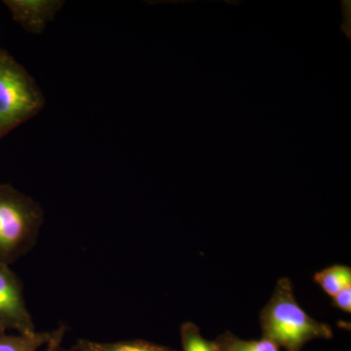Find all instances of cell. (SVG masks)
I'll use <instances>...</instances> for the list:
<instances>
[{"mask_svg": "<svg viewBox=\"0 0 351 351\" xmlns=\"http://www.w3.org/2000/svg\"><path fill=\"white\" fill-rule=\"evenodd\" d=\"M263 338L285 351H302L313 339L332 338V329L308 315L298 304L288 277L279 279L260 314Z\"/></svg>", "mask_w": 351, "mask_h": 351, "instance_id": "cell-1", "label": "cell"}, {"mask_svg": "<svg viewBox=\"0 0 351 351\" xmlns=\"http://www.w3.org/2000/svg\"><path fill=\"white\" fill-rule=\"evenodd\" d=\"M43 221V207L34 198L0 184V265H10L34 248Z\"/></svg>", "mask_w": 351, "mask_h": 351, "instance_id": "cell-2", "label": "cell"}, {"mask_svg": "<svg viewBox=\"0 0 351 351\" xmlns=\"http://www.w3.org/2000/svg\"><path fill=\"white\" fill-rule=\"evenodd\" d=\"M45 100L27 69L0 49V140L38 115Z\"/></svg>", "mask_w": 351, "mask_h": 351, "instance_id": "cell-3", "label": "cell"}, {"mask_svg": "<svg viewBox=\"0 0 351 351\" xmlns=\"http://www.w3.org/2000/svg\"><path fill=\"white\" fill-rule=\"evenodd\" d=\"M9 330L23 335L36 332L25 304L22 281L10 265H0V332Z\"/></svg>", "mask_w": 351, "mask_h": 351, "instance_id": "cell-4", "label": "cell"}, {"mask_svg": "<svg viewBox=\"0 0 351 351\" xmlns=\"http://www.w3.org/2000/svg\"><path fill=\"white\" fill-rule=\"evenodd\" d=\"M15 22L29 34H40L64 5L63 0H4Z\"/></svg>", "mask_w": 351, "mask_h": 351, "instance_id": "cell-5", "label": "cell"}, {"mask_svg": "<svg viewBox=\"0 0 351 351\" xmlns=\"http://www.w3.org/2000/svg\"><path fill=\"white\" fill-rule=\"evenodd\" d=\"M78 351H177L151 341L143 339L117 341V343H97V341L80 339L75 346Z\"/></svg>", "mask_w": 351, "mask_h": 351, "instance_id": "cell-6", "label": "cell"}, {"mask_svg": "<svg viewBox=\"0 0 351 351\" xmlns=\"http://www.w3.org/2000/svg\"><path fill=\"white\" fill-rule=\"evenodd\" d=\"M313 280L328 295L334 298L343 289L350 287L351 269L348 265H331L316 272Z\"/></svg>", "mask_w": 351, "mask_h": 351, "instance_id": "cell-7", "label": "cell"}, {"mask_svg": "<svg viewBox=\"0 0 351 351\" xmlns=\"http://www.w3.org/2000/svg\"><path fill=\"white\" fill-rule=\"evenodd\" d=\"M53 332H36L31 335H8L0 332V351H38L47 346L54 337Z\"/></svg>", "mask_w": 351, "mask_h": 351, "instance_id": "cell-8", "label": "cell"}, {"mask_svg": "<svg viewBox=\"0 0 351 351\" xmlns=\"http://www.w3.org/2000/svg\"><path fill=\"white\" fill-rule=\"evenodd\" d=\"M219 351H281L280 348L267 339L246 341L226 332L215 341Z\"/></svg>", "mask_w": 351, "mask_h": 351, "instance_id": "cell-9", "label": "cell"}, {"mask_svg": "<svg viewBox=\"0 0 351 351\" xmlns=\"http://www.w3.org/2000/svg\"><path fill=\"white\" fill-rule=\"evenodd\" d=\"M182 351H219L215 341L201 335L195 323L186 322L181 327Z\"/></svg>", "mask_w": 351, "mask_h": 351, "instance_id": "cell-10", "label": "cell"}, {"mask_svg": "<svg viewBox=\"0 0 351 351\" xmlns=\"http://www.w3.org/2000/svg\"><path fill=\"white\" fill-rule=\"evenodd\" d=\"M332 299V306L337 308L345 311L346 313H351V286L343 289V291L335 295Z\"/></svg>", "mask_w": 351, "mask_h": 351, "instance_id": "cell-11", "label": "cell"}, {"mask_svg": "<svg viewBox=\"0 0 351 351\" xmlns=\"http://www.w3.org/2000/svg\"><path fill=\"white\" fill-rule=\"evenodd\" d=\"M66 332V328L61 326L59 329L55 331L54 337L49 341L47 345V350L46 351H78L76 350L75 346L71 348H63L61 346L62 339Z\"/></svg>", "mask_w": 351, "mask_h": 351, "instance_id": "cell-12", "label": "cell"}]
</instances>
